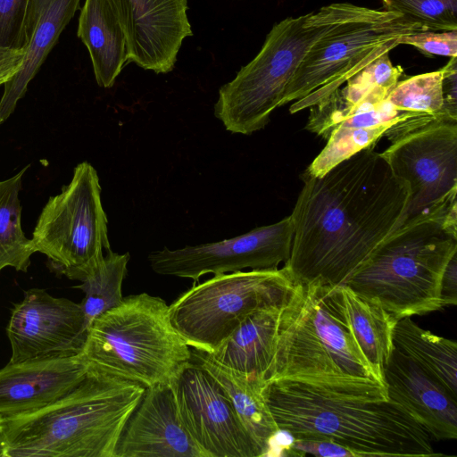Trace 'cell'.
<instances>
[{
    "mask_svg": "<svg viewBox=\"0 0 457 457\" xmlns=\"http://www.w3.org/2000/svg\"><path fill=\"white\" fill-rule=\"evenodd\" d=\"M293 241L282 267L293 284L344 285L403 221L408 186L368 147L320 177L301 175Z\"/></svg>",
    "mask_w": 457,
    "mask_h": 457,
    "instance_id": "6da1fadb",
    "label": "cell"
},
{
    "mask_svg": "<svg viewBox=\"0 0 457 457\" xmlns=\"http://www.w3.org/2000/svg\"><path fill=\"white\" fill-rule=\"evenodd\" d=\"M263 395L279 431L331 439L371 456H441L431 437L388 397L292 380L266 383Z\"/></svg>",
    "mask_w": 457,
    "mask_h": 457,
    "instance_id": "7a4b0ae2",
    "label": "cell"
},
{
    "mask_svg": "<svg viewBox=\"0 0 457 457\" xmlns=\"http://www.w3.org/2000/svg\"><path fill=\"white\" fill-rule=\"evenodd\" d=\"M145 390L89 368L75 388L52 404L0 420L1 457H114Z\"/></svg>",
    "mask_w": 457,
    "mask_h": 457,
    "instance_id": "3957f363",
    "label": "cell"
},
{
    "mask_svg": "<svg viewBox=\"0 0 457 457\" xmlns=\"http://www.w3.org/2000/svg\"><path fill=\"white\" fill-rule=\"evenodd\" d=\"M293 285L280 312L265 384L285 379L388 397L353 340L331 287L318 281Z\"/></svg>",
    "mask_w": 457,
    "mask_h": 457,
    "instance_id": "277c9868",
    "label": "cell"
},
{
    "mask_svg": "<svg viewBox=\"0 0 457 457\" xmlns=\"http://www.w3.org/2000/svg\"><path fill=\"white\" fill-rule=\"evenodd\" d=\"M456 204L405 220L344 285L398 320L443 310L441 278L457 253Z\"/></svg>",
    "mask_w": 457,
    "mask_h": 457,
    "instance_id": "5b68a950",
    "label": "cell"
},
{
    "mask_svg": "<svg viewBox=\"0 0 457 457\" xmlns=\"http://www.w3.org/2000/svg\"><path fill=\"white\" fill-rule=\"evenodd\" d=\"M82 355L89 368L145 387L171 386L192 361L169 305L147 293L129 295L90 325Z\"/></svg>",
    "mask_w": 457,
    "mask_h": 457,
    "instance_id": "8992f818",
    "label": "cell"
},
{
    "mask_svg": "<svg viewBox=\"0 0 457 457\" xmlns=\"http://www.w3.org/2000/svg\"><path fill=\"white\" fill-rule=\"evenodd\" d=\"M343 3L287 17L268 33L257 55L219 89L214 115L233 134L263 129L310 47L336 23Z\"/></svg>",
    "mask_w": 457,
    "mask_h": 457,
    "instance_id": "52a82bcc",
    "label": "cell"
},
{
    "mask_svg": "<svg viewBox=\"0 0 457 457\" xmlns=\"http://www.w3.org/2000/svg\"><path fill=\"white\" fill-rule=\"evenodd\" d=\"M425 30L403 15L343 3L333 27L305 54L289 82L281 106L291 113L325 100L405 35Z\"/></svg>",
    "mask_w": 457,
    "mask_h": 457,
    "instance_id": "ba28073f",
    "label": "cell"
},
{
    "mask_svg": "<svg viewBox=\"0 0 457 457\" xmlns=\"http://www.w3.org/2000/svg\"><path fill=\"white\" fill-rule=\"evenodd\" d=\"M107 223L97 172L82 162L70 183L43 207L31 242L36 252L47 257L53 271L81 282L111 249Z\"/></svg>",
    "mask_w": 457,
    "mask_h": 457,
    "instance_id": "9c48e42d",
    "label": "cell"
},
{
    "mask_svg": "<svg viewBox=\"0 0 457 457\" xmlns=\"http://www.w3.org/2000/svg\"><path fill=\"white\" fill-rule=\"evenodd\" d=\"M293 286L283 268L213 275L169 305L170 320L192 349L211 353L250 313L284 305Z\"/></svg>",
    "mask_w": 457,
    "mask_h": 457,
    "instance_id": "30bf717a",
    "label": "cell"
},
{
    "mask_svg": "<svg viewBox=\"0 0 457 457\" xmlns=\"http://www.w3.org/2000/svg\"><path fill=\"white\" fill-rule=\"evenodd\" d=\"M389 140L381 155L410 192L402 224L456 199L457 120L432 119Z\"/></svg>",
    "mask_w": 457,
    "mask_h": 457,
    "instance_id": "8fae6325",
    "label": "cell"
},
{
    "mask_svg": "<svg viewBox=\"0 0 457 457\" xmlns=\"http://www.w3.org/2000/svg\"><path fill=\"white\" fill-rule=\"evenodd\" d=\"M293 234L289 215L229 239L175 250L163 247L147 259L155 273L191 278L195 284L206 274L278 269L290 256Z\"/></svg>",
    "mask_w": 457,
    "mask_h": 457,
    "instance_id": "7c38bea8",
    "label": "cell"
},
{
    "mask_svg": "<svg viewBox=\"0 0 457 457\" xmlns=\"http://www.w3.org/2000/svg\"><path fill=\"white\" fill-rule=\"evenodd\" d=\"M179 418L205 457H260L228 395L191 361L171 386Z\"/></svg>",
    "mask_w": 457,
    "mask_h": 457,
    "instance_id": "4fadbf2b",
    "label": "cell"
},
{
    "mask_svg": "<svg viewBox=\"0 0 457 457\" xmlns=\"http://www.w3.org/2000/svg\"><path fill=\"white\" fill-rule=\"evenodd\" d=\"M88 325L79 303L31 288L12 311L6 328L9 362L61 359L82 353Z\"/></svg>",
    "mask_w": 457,
    "mask_h": 457,
    "instance_id": "5bb4252c",
    "label": "cell"
},
{
    "mask_svg": "<svg viewBox=\"0 0 457 457\" xmlns=\"http://www.w3.org/2000/svg\"><path fill=\"white\" fill-rule=\"evenodd\" d=\"M127 39L129 63L171 71L184 39L193 35L187 0H109Z\"/></svg>",
    "mask_w": 457,
    "mask_h": 457,
    "instance_id": "9a60e30c",
    "label": "cell"
},
{
    "mask_svg": "<svg viewBox=\"0 0 457 457\" xmlns=\"http://www.w3.org/2000/svg\"><path fill=\"white\" fill-rule=\"evenodd\" d=\"M114 457H205L183 427L171 386L145 390L125 424Z\"/></svg>",
    "mask_w": 457,
    "mask_h": 457,
    "instance_id": "2e32d148",
    "label": "cell"
},
{
    "mask_svg": "<svg viewBox=\"0 0 457 457\" xmlns=\"http://www.w3.org/2000/svg\"><path fill=\"white\" fill-rule=\"evenodd\" d=\"M88 369L82 353L8 362L0 369V420L30 414L52 404L75 388Z\"/></svg>",
    "mask_w": 457,
    "mask_h": 457,
    "instance_id": "e0dca14e",
    "label": "cell"
},
{
    "mask_svg": "<svg viewBox=\"0 0 457 457\" xmlns=\"http://www.w3.org/2000/svg\"><path fill=\"white\" fill-rule=\"evenodd\" d=\"M387 396L436 440L457 438V397L394 346L384 368Z\"/></svg>",
    "mask_w": 457,
    "mask_h": 457,
    "instance_id": "ac0fdd59",
    "label": "cell"
},
{
    "mask_svg": "<svg viewBox=\"0 0 457 457\" xmlns=\"http://www.w3.org/2000/svg\"><path fill=\"white\" fill-rule=\"evenodd\" d=\"M389 92L376 86L355 103L331 129L327 145L304 172L320 177L342 161L373 146L397 123L425 118L396 110L386 98Z\"/></svg>",
    "mask_w": 457,
    "mask_h": 457,
    "instance_id": "d6986e66",
    "label": "cell"
},
{
    "mask_svg": "<svg viewBox=\"0 0 457 457\" xmlns=\"http://www.w3.org/2000/svg\"><path fill=\"white\" fill-rule=\"evenodd\" d=\"M192 361L204 368L229 397L242 424L262 453L270 454L279 432L263 395L265 384L225 366L204 351L192 349Z\"/></svg>",
    "mask_w": 457,
    "mask_h": 457,
    "instance_id": "ffe728a7",
    "label": "cell"
},
{
    "mask_svg": "<svg viewBox=\"0 0 457 457\" xmlns=\"http://www.w3.org/2000/svg\"><path fill=\"white\" fill-rule=\"evenodd\" d=\"M282 307H267L250 313L210 354L220 363L265 384L276 349Z\"/></svg>",
    "mask_w": 457,
    "mask_h": 457,
    "instance_id": "44dd1931",
    "label": "cell"
},
{
    "mask_svg": "<svg viewBox=\"0 0 457 457\" xmlns=\"http://www.w3.org/2000/svg\"><path fill=\"white\" fill-rule=\"evenodd\" d=\"M77 34L89 53L96 83L112 87L129 63V55L126 36L111 2L85 0Z\"/></svg>",
    "mask_w": 457,
    "mask_h": 457,
    "instance_id": "7402d4cb",
    "label": "cell"
},
{
    "mask_svg": "<svg viewBox=\"0 0 457 457\" xmlns=\"http://www.w3.org/2000/svg\"><path fill=\"white\" fill-rule=\"evenodd\" d=\"M80 0H39L34 27L21 69L4 84L0 99V122L13 112L29 83L79 9Z\"/></svg>",
    "mask_w": 457,
    "mask_h": 457,
    "instance_id": "603a6c76",
    "label": "cell"
},
{
    "mask_svg": "<svg viewBox=\"0 0 457 457\" xmlns=\"http://www.w3.org/2000/svg\"><path fill=\"white\" fill-rule=\"evenodd\" d=\"M345 321L378 380L386 386L384 368L394 349L393 329L398 320L345 285L331 287Z\"/></svg>",
    "mask_w": 457,
    "mask_h": 457,
    "instance_id": "cb8c5ba5",
    "label": "cell"
},
{
    "mask_svg": "<svg viewBox=\"0 0 457 457\" xmlns=\"http://www.w3.org/2000/svg\"><path fill=\"white\" fill-rule=\"evenodd\" d=\"M396 349L457 397V343L421 328L411 317L399 320L393 329Z\"/></svg>",
    "mask_w": 457,
    "mask_h": 457,
    "instance_id": "d4e9b609",
    "label": "cell"
},
{
    "mask_svg": "<svg viewBox=\"0 0 457 457\" xmlns=\"http://www.w3.org/2000/svg\"><path fill=\"white\" fill-rule=\"evenodd\" d=\"M28 168L29 165L0 181V271L12 267L27 272L30 257L36 253L31 239L26 237L22 229L19 198L22 177Z\"/></svg>",
    "mask_w": 457,
    "mask_h": 457,
    "instance_id": "484cf974",
    "label": "cell"
},
{
    "mask_svg": "<svg viewBox=\"0 0 457 457\" xmlns=\"http://www.w3.org/2000/svg\"><path fill=\"white\" fill-rule=\"evenodd\" d=\"M129 258V253L108 250L93 273L76 287L85 294L79 304L88 327L98 316L123 301L121 287Z\"/></svg>",
    "mask_w": 457,
    "mask_h": 457,
    "instance_id": "4316f807",
    "label": "cell"
},
{
    "mask_svg": "<svg viewBox=\"0 0 457 457\" xmlns=\"http://www.w3.org/2000/svg\"><path fill=\"white\" fill-rule=\"evenodd\" d=\"M386 98L400 112L419 117L457 120L445 109L442 69L398 81Z\"/></svg>",
    "mask_w": 457,
    "mask_h": 457,
    "instance_id": "83f0119b",
    "label": "cell"
},
{
    "mask_svg": "<svg viewBox=\"0 0 457 457\" xmlns=\"http://www.w3.org/2000/svg\"><path fill=\"white\" fill-rule=\"evenodd\" d=\"M386 10L396 12L425 30H456L457 0H382Z\"/></svg>",
    "mask_w": 457,
    "mask_h": 457,
    "instance_id": "f1b7e54d",
    "label": "cell"
},
{
    "mask_svg": "<svg viewBox=\"0 0 457 457\" xmlns=\"http://www.w3.org/2000/svg\"><path fill=\"white\" fill-rule=\"evenodd\" d=\"M39 0H0V46L25 49Z\"/></svg>",
    "mask_w": 457,
    "mask_h": 457,
    "instance_id": "f546056e",
    "label": "cell"
},
{
    "mask_svg": "<svg viewBox=\"0 0 457 457\" xmlns=\"http://www.w3.org/2000/svg\"><path fill=\"white\" fill-rule=\"evenodd\" d=\"M399 44L411 45L427 55L457 57V29L443 32L421 30L403 36Z\"/></svg>",
    "mask_w": 457,
    "mask_h": 457,
    "instance_id": "4dcf8cb0",
    "label": "cell"
},
{
    "mask_svg": "<svg viewBox=\"0 0 457 457\" xmlns=\"http://www.w3.org/2000/svg\"><path fill=\"white\" fill-rule=\"evenodd\" d=\"M289 455L316 457H365L363 453L331 439L293 438L286 448Z\"/></svg>",
    "mask_w": 457,
    "mask_h": 457,
    "instance_id": "1f68e13d",
    "label": "cell"
},
{
    "mask_svg": "<svg viewBox=\"0 0 457 457\" xmlns=\"http://www.w3.org/2000/svg\"><path fill=\"white\" fill-rule=\"evenodd\" d=\"M402 71L401 67L393 66L388 53H385L357 74L370 85L381 87L390 91L399 81Z\"/></svg>",
    "mask_w": 457,
    "mask_h": 457,
    "instance_id": "d6a6232c",
    "label": "cell"
},
{
    "mask_svg": "<svg viewBox=\"0 0 457 457\" xmlns=\"http://www.w3.org/2000/svg\"><path fill=\"white\" fill-rule=\"evenodd\" d=\"M443 71V91L445 97V109L447 114L457 119V62L452 57Z\"/></svg>",
    "mask_w": 457,
    "mask_h": 457,
    "instance_id": "836d02e7",
    "label": "cell"
},
{
    "mask_svg": "<svg viewBox=\"0 0 457 457\" xmlns=\"http://www.w3.org/2000/svg\"><path fill=\"white\" fill-rule=\"evenodd\" d=\"M440 299L443 308L457 303V253L448 262L440 284Z\"/></svg>",
    "mask_w": 457,
    "mask_h": 457,
    "instance_id": "e575fe53",
    "label": "cell"
},
{
    "mask_svg": "<svg viewBox=\"0 0 457 457\" xmlns=\"http://www.w3.org/2000/svg\"><path fill=\"white\" fill-rule=\"evenodd\" d=\"M24 49L0 46V86L10 81L21 67Z\"/></svg>",
    "mask_w": 457,
    "mask_h": 457,
    "instance_id": "d590c367",
    "label": "cell"
},
{
    "mask_svg": "<svg viewBox=\"0 0 457 457\" xmlns=\"http://www.w3.org/2000/svg\"><path fill=\"white\" fill-rule=\"evenodd\" d=\"M0 457H1V448H0Z\"/></svg>",
    "mask_w": 457,
    "mask_h": 457,
    "instance_id": "8d00e7d4",
    "label": "cell"
},
{
    "mask_svg": "<svg viewBox=\"0 0 457 457\" xmlns=\"http://www.w3.org/2000/svg\"><path fill=\"white\" fill-rule=\"evenodd\" d=\"M2 124V122H0V125Z\"/></svg>",
    "mask_w": 457,
    "mask_h": 457,
    "instance_id": "74e56055",
    "label": "cell"
}]
</instances>
